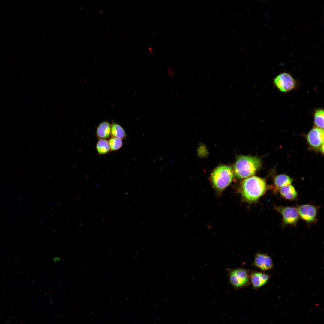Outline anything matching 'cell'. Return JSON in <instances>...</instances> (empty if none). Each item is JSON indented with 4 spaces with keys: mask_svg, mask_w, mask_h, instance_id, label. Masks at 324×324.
<instances>
[{
    "mask_svg": "<svg viewBox=\"0 0 324 324\" xmlns=\"http://www.w3.org/2000/svg\"><path fill=\"white\" fill-rule=\"evenodd\" d=\"M324 112L323 109H319L315 111L314 114V123L317 128L323 129Z\"/></svg>",
    "mask_w": 324,
    "mask_h": 324,
    "instance_id": "obj_16",
    "label": "cell"
},
{
    "mask_svg": "<svg viewBox=\"0 0 324 324\" xmlns=\"http://www.w3.org/2000/svg\"><path fill=\"white\" fill-rule=\"evenodd\" d=\"M293 181L292 178L286 175L280 174L277 175L274 178V189L276 190L281 187L291 184Z\"/></svg>",
    "mask_w": 324,
    "mask_h": 324,
    "instance_id": "obj_13",
    "label": "cell"
},
{
    "mask_svg": "<svg viewBox=\"0 0 324 324\" xmlns=\"http://www.w3.org/2000/svg\"><path fill=\"white\" fill-rule=\"evenodd\" d=\"M274 83L281 92H286L292 90L295 87L296 81L292 76L284 72L278 75L274 79Z\"/></svg>",
    "mask_w": 324,
    "mask_h": 324,
    "instance_id": "obj_5",
    "label": "cell"
},
{
    "mask_svg": "<svg viewBox=\"0 0 324 324\" xmlns=\"http://www.w3.org/2000/svg\"><path fill=\"white\" fill-rule=\"evenodd\" d=\"M233 171L229 166L221 165L213 171L211 176L214 187L218 190H222L228 186L232 182L234 175Z\"/></svg>",
    "mask_w": 324,
    "mask_h": 324,
    "instance_id": "obj_3",
    "label": "cell"
},
{
    "mask_svg": "<svg viewBox=\"0 0 324 324\" xmlns=\"http://www.w3.org/2000/svg\"><path fill=\"white\" fill-rule=\"evenodd\" d=\"M307 139L311 147L314 148H319L323 144V129L317 127L313 128L308 134Z\"/></svg>",
    "mask_w": 324,
    "mask_h": 324,
    "instance_id": "obj_8",
    "label": "cell"
},
{
    "mask_svg": "<svg viewBox=\"0 0 324 324\" xmlns=\"http://www.w3.org/2000/svg\"><path fill=\"white\" fill-rule=\"evenodd\" d=\"M111 135L112 137L125 139L127 134L123 128L119 124L113 122L111 124Z\"/></svg>",
    "mask_w": 324,
    "mask_h": 324,
    "instance_id": "obj_14",
    "label": "cell"
},
{
    "mask_svg": "<svg viewBox=\"0 0 324 324\" xmlns=\"http://www.w3.org/2000/svg\"><path fill=\"white\" fill-rule=\"evenodd\" d=\"M230 280L232 285L236 288L244 286L249 281L248 272L243 268L233 270L230 274Z\"/></svg>",
    "mask_w": 324,
    "mask_h": 324,
    "instance_id": "obj_7",
    "label": "cell"
},
{
    "mask_svg": "<svg viewBox=\"0 0 324 324\" xmlns=\"http://www.w3.org/2000/svg\"><path fill=\"white\" fill-rule=\"evenodd\" d=\"M111 124L107 121L100 123L97 127L96 135L99 139H106L111 135Z\"/></svg>",
    "mask_w": 324,
    "mask_h": 324,
    "instance_id": "obj_11",
    "label": "cell"
},
{
    "mask_svg": "<svg viewBox=\"0 0 324 324\" xmlns=\"http://www.w3.org/2000/svg\"><path fill=\"white\" fill-rule=\"evenodd\" d=\"M297 208L299 216L308 223H312L316 221L317 208L316 206L306 204L300 205Z\"/></svg>",
    "mask_w": 324,
    "mask_h": 324,
    "instance_id": "obj_6",
    "label": "cell"
},
{
    "mask_svg": "<svg viewBox=\"0 0 324 324\" xmlns=\"http://www.w3.org/2000/svg\"><path fill=\"white\" fill-rule=\"evenodd\" d=\"M269 277L268 274L261 273L256 272L251 274L250 279L254 288H259L265 284L268 281Z\"/></svg>",
    "mask_w": 324,
    "mask_h": 324,
    "instance_id": "obj_10",
    "label": "cell"
},
{
    "mask_svg": "<svg viewBox=\"0 0 324 324\" xmlns=\"http://www.w3.org/2000/svg\"><path fill=\"white\" fill-rule=\"evenodd\" d=\"M320 147V151H321L323 153L324 152V144H323Z\"/></svg>",
    "mask_w": 324,
    "mask_h": 324,
    "instance_id": "obj_19",
    "label": "cell"
},
{
    "mask_svg": "<svg viewBox=\"0 0 324 324\" xmlns=\"http://www.w3.org/2000/svg\"><path fill=\"white\" fill-rule=\"evenodd\" d=\"M110 148V151H115L118 150L122 146L123 141L121 139L112 137L108 140Z\"/></svg>",
    "mask_w": 324,
    "mask_h": 324,
    "instance_id": "obj_17",
    "label": "cell"
},
{
    "mask_svg": "<svg viewBox=\"0 0 324 324\" xmlns=\"http://www.w3.org/2000/svg\"><path fill=\"white\" fill-rule=\"evenodd\" d=\"M261 164L260 159L255 157L241 156L237 158L233 167V172L238 178H248L254 175Z\"/></svg>",
    "mask_w": 324,
    "mask_h": 324,
    "instance_id": "obj_2",
    "label": "cell"
},
{
    "mask_svg": "<svg viewBox=\"0 0 324 324\" xmlns=\"http://www.w3.org/2000/svg\"><path fill=\"white\" fill-rule=\"evenodd\" d=\"M280 195L284 198L293 200L296 198L298 194L294 186L291 184L284 186L278 190Z\"/></svg>",
    "mask_w": 324,
    "mask_h": 324,
    "instance_id": "obj_12",
    "label": "cell"
},
{
    "mask_svg": "<svg viewBox=\"0 0 324 324\" xmlns=\"http://www.w3.org/2000/svg\"><path fill=\"white\" fill-rule=\"evenodd\" d=\"M96 149L98 153L100 155L105 154L110 151V145L108 140L106 139H99L96 145Z\"/></svg>",
    "mask_w": 324,
    "mask_h": 324,
    "instance_id": "obj_15",
    "label": "cell"
},
{
    "mask_svg": "<svg viewBox=\"0 0 324 324\" xmlns=\"http://www.w3.org/2000/svg\"><path fill=\"white\" fill-rule=\"evenodd\" d=\"M270 188L265 180L254 176L244 180L242 183L241 193L245 200L249 203L256 201Z\"/></svg>",
    "mask_w": 324,
    "mask_h": 324,
    "instance_id": "obj_1",
    "label": "cell"
},
{
    "mask_svg": "<svg viewBox=\"0 0 324 324\" xmlns=\"http://www.w3.org/2000/svg\"><path fill=\"white\" fill-rule=\"evenodd\" d=\"M254 263L256 266L263 270H269L273 266L271 258L263 254H257L255 256Z\"/></svg>",
    "mask_w": 324,
    "mask_h": 324,
    "instance_id": "obj_9",
    "label": "cell"
},
{
    "mask_svg": "<svg viewBox=\"0 0 324 324\" xmlns=\"http://www.w3.org/2000/svg\"><path fill=\"white\" fill-rule=\"evenodd\" d=\"M274 209L282 216L283 225H296L299 219L297 208L294 207L275 206Z\"/></svg>",
    "mask_w": 324,
    "mask_h": 324,
    "instance_id": "obj_4",
    "label": "cell"
},
{
    "mask_svg": "<svg viewBox=\"0 0 324 324\" xmlns=\"http://www.w3.org/2000/svg\"><path fill=\"white\" fill-rule=\"evenodd\" d=\"M174 69L170 66H168L167 69V73L168 76L170 78H172L175 74Z\"/></svg>",
    "mask_w": 324,
    "mask_h": 324,
    "instance_id": "obj_18",
    "label": "cell"
}]
</instances>
